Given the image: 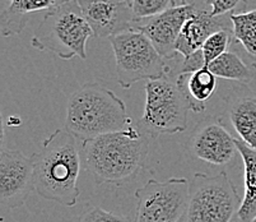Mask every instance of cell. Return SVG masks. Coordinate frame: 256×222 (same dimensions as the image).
<instances>
[{"mask_svg":"<svg viewBox=\"0 0 256 222\" xmlns=\"http://www.w3.org/2000/svg\"><path fill=\"white\" fill-rule=\"evenodd\" d=\"M93 31L84 18L78 0H62L46 12L31 39L40 51H50L64 60L87 59V43Z\"/></svg>","mask_w":256,"mask_h":222,"instance_id":"4","label":"cell"},{"mask_svg":"<svg viewBox=\"0 0 256 222\" xmlns=\"http://www.w3.org/2000/svg\"><path fill=\"white\" fill-rule=\"evenodd\" d=\"M232 137L220 119L202 120L192 132V151L198 158L216 166H224L234 160L237 151Z\"/></svg>","mask_w":256,"mask_h":222,"instance_id":"12","label":"cell"},{"mask_svg":"<svg viewBox=\"0 0 256 222\" xmlns=\"http://www.w3.org/2000/svg\"><path fill=\"white\" fill-rule=\"evenodd\" d=\"M190 111L178 85L168 78L146 83V106L138 128L150 137L176 134L188 128Z\"/></svg>","mask_w":256,"mask_h":222,"instance_id":"7","label":"cell"},{"mask_svg":"<svg viewBox=\"0 0 256 222\" xmlns=\"http://www.w3.org/2000/svg\"><path fill=\"white\" fill-rule=\"evenodd\" d=\"M176 85L188 110L194 113H203L206 102L217 90V77L208 67H204L194 73L178 74Z\"/></svg>","mask_w":256,"mask_h":222,"instance_id":"14","label":"cell"},{"mask_svg":"<svg viewBox=\"0 0 256 222\" xmlns=\"http://www.w3.org/2000/svg\"><path fill=\"white\" fill-rule=\"evenodd\" d=\"M228 115L240 139L256 149V95L232 96L228 100Z\"/></svg>","mask_w":256,"mask_h":222,"instance_id":"16","label":"cell"},{"mask_svg":"<svg viewBox=\"0 0 256 222\" xmlns=\"http://www.w3.org/2000/svg\"><path fill=\"white\" fill-rule=\"evenodd\" d=\"M6 4L3 7L0 15L3 37L20 35L27 27L34 13L51 11L62 0H6Z\"/></svg>","mask_w":256,"mask_h":222,"instance_id":"15","label":"cell"},{"mask_svg":"<svg viewBox=\"0 0 256 222\" xmlns=\"http://www.w3.org/2000/svg\"><path fill=\"white\" fill-rule=\"evenodd\" d=\"M232 39H234L232 29H224L217 31L206 40L203 48L200 49L202 54H203L204 62H206V67H209L210 63H213L214 60L222 57L223 54L227 53V49L231 44Z\"/></svg>","mask_w":256,"mask_h":222,"instance_id":"20","label":"cell"},{"mask_svg":"<svg viewBox=\"0 0 256 222\" xmlns=\"http://www.w3.org/2000/svg\"><path fill=\"white\" fill-rule=\"evenodd\" d=\"M248 222H256V216H255V217H254V218H251V219H250V221H248Z\"/></svg>","mask_w":256,"mask_h":222,"instance_id":"25","label":"cell"},{"mask_svg":"<svg viewBox=\"0 0 256 222\" xmlns=\"http://www.w3.org/2000/svg\"><path fill=\"white\" fill-rule=\"evenodd\" d=\"M196 8L198 7L188 0H181L180 4H176L156 17L134 21L132 31L146 35L164 59L172 60L176 54L174 46L181 30Z\"/></svg>","mask_w":256,"mask_h":222,"instance_id":"9","label":"cell"},{"mask_svg":"<svg viewBox=\"0 0 256 222\" xmlns=\"http://www.w3.org/2000/svg\"><path fill=\"white\" fill-rule=\"evenodd\" d=\"M76 139L66 128L51 133L38 152L31 156L34 186L40 197L65 207H74L79 197L80 152Z\"/></svg>","mask_w":256,"mask_h":222,"instance_id":"1","label":"cell"},{"mask_svg":"<svg viewBox=\"0 0 256 222\" xmlns=\"http://www.w3.org/2000/svg\"><path fill=\"white\" fill-rule=\"evenodd\" d=\"M136 222H181L188 209L190 183L185 177L150 179L136 191Z\"/></svg>","mask_w":256,"mask_h":222,"instance_id":"8","label":"cell"},{"mask_svg":"<svg viewBox=\"0 0 256 222\" xmlns=\"http://www.w3.org/2000/svg\"><path fill=\"white\" fill-rule=\"evenodd\" d=\"M84 18L97 39L132 31V7L125 0H78Z\"/></svg>","mask_w":256,"mask_h":222,"instance_id":"11","label":"cell"},{"mask_svg":"<svg viewBox=\"0 0 256 222\" xmlns=\"http://www.w3.org/2000/svg\"><path fill=\"white\" fill-rule=\"evenodd\" d=\"M34 186L31 157L17 149H3L0 155V202L6 208H18L27 200Z\"/></svg>","mask_w":256,"mask_h":222,"instance_id":"10","label":"cell"},{"mask_svg":"<svg viewBox=\"0 0 256 222\" xmlns=\"http://www.w3.org/2000/svg\"><path fill=\"white\" fill-rule=\"evenodd\" d=\"M246 3V0H206L209 13L213 17H222L228 13H234L237 8Z\"/></svg>","mask_w":256,"mask_h":222,"instance_id":"23","label":"cell"},{"mask_svg":"<svg viewBox=\"0 0 256 222\" xmlns=\"http://www.w3.org/2000/svg\"><path fill=\"white\" fill-rule=\"evenodd\" d=\"M234 39L244 46L251 57H256V8L238 11L230 16Z\"/></svg>","mask_w":256,"mask_h":222,"instance_id":"19","label":"cell"},{"mask_svg":"<svg viewBox=\"0 0 256 222\" xmlns=\"http://www.w3.org/2000/svg\"><path fill=\"white\" fill-rule=\"evenodd\" d=\"M176 4L174 0H132L130 7L134 21H143L156 17Z\"/></svg>","mask_w":256,"mask_h":222,"instance_id":"21","label":"cell"},{"mask_svg":"<svg viewBox=\"0 0 256 222\" xmlns=\"http://www.w3.org/2000/svg\"><path fill=\"white\" fill-rule=\"evenodd\" d=\"M132 127L126 105L100 83H86L69 97L65 127L80 142Z\"/></svg>","mask_w":256,"mask_h":222,"instance_id":"3","label":"cell"},{"mask_svg":"<svg viewBox=\"0 0 256 222\" xmlns=\"http://www.w3.org/2000/svg\"><path fill=\"white\" fill-rule=\"evenodd\" d=\"M206 67V62H204L203 54H202V50L196 51L192 55H190L188 58H185L182 62V65H181V71L180 74L185 73H194V72L199 71L202 68Z\"/></svg>","mask_w":256,"mask_h":222,"instance_id":"24","label":"cell"},{"mask_svg":"<svg viewBox=\"0 0 256 222\" xmlns=\"http://www.w3.org/2000/svg\"><path fill=\"white\" fill-rule=\"evenodd\" d=\"M231 29L226 25L222 17H213L208 9L196 8L192 16L184 25L174 46L176 54H180L185 59L199 51L204 43L217 31Z\"/></svg>","mask_w":256,"mask_h":222,"instance_id":"13","label":"cell"},{"mask_svg":"<svg viewBox=\"0 0 256 222\" xmlns=\"http://www.w3.org/2000/svg\"><path fill=\"white\" fill-rule=\"evenodd\" d=\"M150 137L139 128L80 142L87 171L97 184H122L146 166Z\"/></svg>","mask_w":256,"mask_h":222,"instance_id":"2","label":"cell"},{"mask_svg":"<svg viewBox=\"0 0 256 222\" xmlns=\"http://www.w3.org/2000/svg\"><path fill=\"white\" fill-rule=\"evenodd\" d=\"M116 60V79L128 90L140 81L166 78L171 67L150 39L138 31H128L110 37Z\"/></svg>","mask_w":256,"mask_h":222,"instance_id":"5","label":"cell"},{"mask_svg":"<svg viewBox=\"0 0 256 222\" xmlns=\"http://www.w3.org/2000/svg\"><path fill=\"white\" fill-rule=\"evenodd\" d=\"M209 69L217 78L248 83L255 77V71L234 51H227L209 64Z\"/></svg>","mask_w":256,"mask_h":222,"instance_id":"18","label":"cell"},{"mask_svg":"<svg viewBox=\"0 0 256 222\" xmlns=\"http://www.w3.org/2000/svg\"><path fill=\"white\" fill-rule=\"evenodd\" d=\"M78 222H136L128 216H120L112 212H108L101 207H93L86 212Z\"/></svg>","mask_w":256,"mask_h":222,"instance_id":"22","label":"cell"},{"mask_svg":"<svg viewBox=\"0 0 256 222\" xmlns=\"http://www.w3.org/2000/svg\"><path fill=\"white\" fill-rule=\"evenodd\" d=\"M237 152L244 161L245 170V195L237 212L236 222H248L256 216V149L236 138Z\"/></svg>","mask_w":256,"mask_h":222,"instance_id":"17","label":"cell"},{"mask_svg":"<svg viewBox=\"0 0 256 222\" xmlns=\"http://www.w3.org/2000/svg\"><path fill=\"white\" fill-rule=\"evenodd\" d=\"M125 2H126V3H129V4L132 3V0H125Z\"/></svg>","mask_w":256,"mask_h":222,"instance_id":"26","label":"cell"},{"mask_svg":"<svg viewBox=\"0 0 256 222\" xmlns=\"http://www.w3.org/2000/svg\"><path fill=\"white\" fill-rule=\"evenodd\" d=\"M242 199L224 171L218 175L196 172L190 183L188 209L181 222H232Z\"/></svg>","mask_w":256,"mask_h":222,"instance_id":"6","label":"cell"}]
</instances>
